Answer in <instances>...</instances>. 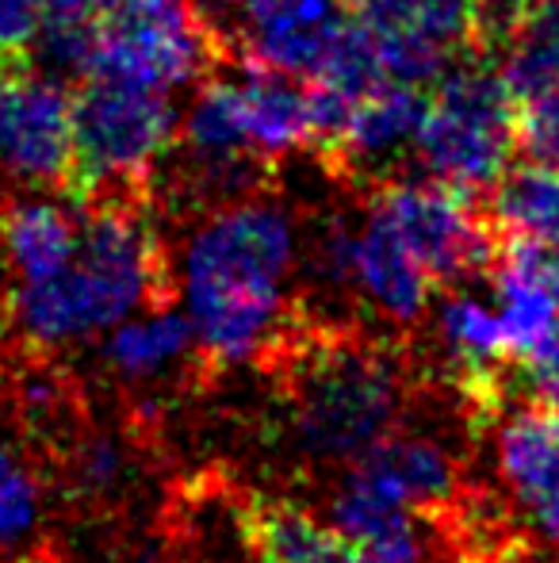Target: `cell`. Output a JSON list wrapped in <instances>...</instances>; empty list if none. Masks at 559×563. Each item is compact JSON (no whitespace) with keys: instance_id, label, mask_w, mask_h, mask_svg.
<instances>
[{"instance_id":"cell-24","label":"cell","mask_w":559,"mask_h":563,"mask_svg":"<svg viewBox=\"0 0 559 563\" xmlns=\"http://www.w3.org/2000/svg\"><path fill=\"white\" fill-rule=\"evenodd\" d=\"M43 12L35 0H0V66H23L35 54Z\"/></svg>"},{"instance_id":"cell-1","label":"cell","mask_w":559,"mask_h":563,"mask_svg":"<svg viewBox=\"0 0 559 563\" xmlns=\"http://www.w3.org/2000/svg\"><path fill=\"white\" fill-rule=\"evenodd\" d=\"M303 238L295 203L269 188L192 211L172 250V288L195 327L203 384L261 364L303 314L295 296Z\"/></svg>"},{"instance_id":"cell-10","label":"cell","mask_w":559,"mask_h":563,"mask_svg":"<svg viewBox=\"0 0 559 563\" xmlns=\"http://www.w3.org/2000/svg\"><path fill=\"white\" fill-rule=\"evenodd\" d=\"M353 0H234L231 35L242 58L314 81L353 23Z\"/></svg>"},{"instance_id":"cell-7","label":"cell","mask_w":559,"mask_h":563,"mask_svg":"<svg viewBox=\"0 0 559 563\" xmlns=\"http://www.w3.org/2000/svg\"><path fill=\"white\" fill-rule=\"evenodd\" d=\"M368 200L395 227V234L437 288H456L487 276L502 250V234L491 211H479L468 192L425 173L418 177L395 173L380 180Z\"/></svg>"},{"instance_id":"cell-19","label":"cell","mask_w":559,"mask_h":563,"mask_svg":"<svg viewBox=\"0 0 559 563\" xmlns=\"http://www.w3.org/2000/svg\"><path fill=\"white\" fill-rule=\"evenodd\" d=\"M43 460L0 433V563L43 560Z\"/></svg>"},{"instance_id":"cell-12","label":"cell","mask_w":559,"mask_h":563,"mask_svg":"<svg viewBox=\"0 0 559 563\" xmlns=\"http://www.w3.org/2000/svg\"><path fill=\"white\" fill-rule=\"evenodd\" d=\"M433 276L418 265L395 227L380 216L372 200L357 211L353 230V291L380 322L395 330H414L433 307Z\"/></svg>"},{"instance_id":"cell-23","label":"cell","mask_w":559,"mask_h":563,"mask_svg":"<svg viewBox=\"0 0 559 563\" xmlns=\"http://www.w3.org/2000/svg\"><path fill=\"white\" fill-rule=\"evenodd\" d=\"M517 142L529 154V162L559 169V85L517 100Z\"/></svg>"},{"instance_id":"cell-29","label":"cell","mask_w":559,"mask_h":563,"mask_svg":"<svg viewBox=\"0 0 559 563\" xmlns=\"http://www.w3.org/2000/svg\"><path fill=\"white\" fill-rule=\"evenodd\" d=\"M246 563H277V560H265V556H246Z\"/></svg>"},{"instance_id":"cell-9","label":"cell","mask_w":559,"mask_h":563,"mask_svg":"<svg viewBox=\"0 0 559 563\" xmlns=\"http://www.w3.org/2000/svg\"><path fill=\"white\" fill-rule=\"evenodd\" d=\"M77 173V92L43 66H12L0 77V180L69 188Z\"/></svg>"},{"instance_id":"cell-5","label":"cell","mask_w":559,"mask_h":563,"mask_svg":"<svg viewBox=\"0 0 559 563\" xmlns=\"http://www.w3.org/2000/svg\"><path fill=\"white\" fill-rule=\"evenodd\" d=\"M177 131L172 92L89 74L77 89V196H149L172 157Z\"/></svg>"},{"instance_id":"cell-8","label":"cell","mask_w":559,"mask_h":563,"mask_svg":"<svg viewBox=\"0 0 559 563\" xmlns=\"http://www.w3.org/2000/svg\"><path fill=\"white\" fill-rule=\"evenodd\" d=\"M169 162L172 196L180 203H192V211L269 188L272 165L249 142L238 77L215 69L195 85L192 100L180 112L177 146Z\"/></svg>"},{"instance_id":"cell-31","label":"cell","mask_w":559,"mask_h":563,"mask_svg":"<svg viewBox=\"0 0 559 563\" xmlns=\"http://www.w3.org/2000/svg\"><path fill=\"white\" fill-rule=\"evenodd\" d=\"M0 77H4V66H0Z\"/></svg>"},{"instance_id":"cell-6","label":"cell","mask_w":559,"mask_h":563,"mask_svg":"<svg viewBox=\"0 0 559 563\" xmlns=\"http://www.w3.org/2000/svg\"><path fill=\"white\" fill-rule=\"evenodd\" d=\"M223 46V27L200 0H104L92 74L177 97L215 74Z\"/></svg>"},{"instance_id":"cell-14","label":"cell","mask_w":559,"mask_h":563,"mask_svg":"<svg viewBox=\"0 0 559 563\" xmlns=\"http://www.w3.org/2000/svg\"><path fill=\"white\" fill-rule=\"evenodd\" d=\"M104 368L123 391L142 387L146 391L157 379H177V384L208 387L200 368V345L195 327L185 307L165 303L138 311L108 330L104 341Z\"/></svg>"},{"instance_id":"cell-2","label":"cell","mask_w":559,"mask_h":563,"mask_svg":"<svg viewBox=\"0 0 559 563\" xmlns=\"http://www.w3.org/2000/svg\"><path fill=\"white\" fill-rule=\"evenodd\" d=\"M257 368L280 387L299 456L337 475L406 430L414 402L429 387L399 341L306 311Z\"/></svg>"},{"instance_id":"cell-4","label":"cell","mask_w":559,"mask_h":563,"mask_svg":"<svg viewBox=\"0 0 559 563\" xmlns=\"http://www.w3.org/2000/svg\"><path fill=\"white\" fill-rule=\"evenodd\" d=\"M517 100L502 77L499 62L463 54L429 89L414 146L418 173L460 188L468 196L494 192L514 165Z\"/></svg>"},{"instance_id":"cell-15","label":"cell","mask_w":559,"mask_h":563,"mask_svg":"<svg viewBox=\"0 0 559 563\" xmlns=\"http://www.w3.org/2000/svg\"><path fill=\"white\" fill-rule=\"evenodd\" d=\"M85 200L62 188H27L0 216V265L8 284H38L62 273L81 245Z\"/></svg>"},{"instance_id":"cell-17","label":"cell","mask_w":559,"mask_h":563,"mask_svg":"<svg viewBox=\"0 0 559 563\" xmlns=\"http://www.w3.org/2000/svg\"><path fill=\"white\" fill-rule=\"evenodd\" d=\"M238 97L242 119L254 150L269 165H283L288 157L314 150V104L311 85L288 77L269 66H246L238 69Z\"/></svg>"},{"instance_id":"cell-21","label":"cell","mask_w":559,"mask_h":563,"mask_svg":"<svg viewBox=\"0 0 559 563\" xmlns=\"http://www.w3.org/2000/svg\"><path fill=\"white\" fill-rule=\"evenodd\" d=\"M491 219L502 238H529L559 250V169L545 162L510 165L491 192Z\"/></svg>"},{"instance_id":"cell-18","label":"cell","mask_w":559,"mask_h":563,"mask_svg":"<svg viewBox=\"0 0 559 563\" xmlns=\"http://www.w3.org/2000/svg\"><path fill=\"white\" fill-rule=\"evenodd\" d=\"M365 464L376 467L411 503V510L422 521L445 514L471 487L468 460L456 449H448L445 441L429 438V433L399 430L395 438H388L380 449L368 452Z\"/></svg>"},{"instance_id":"cell-13","label":"cell","mask_w":559,"mask_h":563,"mask_svg":"<svg viewBox=\"0 0 559 563\" xmlns=\"http://www.w3.org/2000/svg\"><path fill=\"white\" fill-rule=\"evenodd\" d=\"M425 100L429 97L418 85L383 81L380 89H372L353 108L345 134L326 154V162L334 169L349 173V177L372 180V185L395 177L406 157L414 162Z\"/></svg>"},{"instance_id":"cell-28","label":"cell","mask_w":559,"mask_h":563,"mask_svg":"<svg viewBox=\"0 0 559 563\" xmlns=\"http://www.w3.org/2000/svg\"><path fill=\"white\" fill-rule=\"evenodd\" d=\"M345 563H380V560L365 556V552H360V549H357V544H349V556H345Z\"/></svg>"},{"instance_id":"cell-16","label":"cell","mask_w":559,"mask_h":563,"mask_svg":"<svg viewBox=\"0 0 559 563\" xmlns=\"http://www.w3.org/2000/svg\"><path fill=\"white\" fill-rule=\"evenodd\" d=\"M494 467L517 510L533 514L559 503V410L533 399L506 407L491 426Z\"/></svg>"},{"instance_id":"cell-11","label":"cell","mask_w":559,"mask_h":563,"mask_svg":"<svg viewBox=\"0 0 559 563\" xmlns=\"http://www.w3.org/2000/svg\"><path fill=\"white\" fill-rule=\"evenodd\" d=\"M517 368L559 341V250L529 238H502L487 273Z\"/></svg>"},{"instance_id":"cell-26","label":"cell","mask_w":559,"mask_h":563,"mask_svg":"<svg viewBox=\"0 0 559 563\" xmlns=\"http://www.w3.org/2000/svg\"><path fill=\"white\" fill-rule=\"evenodd\" d=\"M43 23H89L97 20L104 0H35Z\"/></svg>"},{"instance_id":"cell-25","label":"cell","mask_w":559,"mask_h":563,"mask_svg":"<svg viewBox=\"0 0 559 563\" xmlns=\"http://www.w3.org/2000/svg\"><path fill=\"white\" fill-rule=\"evenodd\" d=\"M522 384L533 391V399L548 402L552 410H559V341L548 345L537 361H529L522 368Z\"/></svg>"},{"instance_id":"cell-20","label":"cell","mask_w":559,"mask_h":563,"mask_svg":"<svg viewBox=\"0 0 559 563\" xmlns=\"http://www.w3.org/2000/svg\"><path fill=\"white\" fill-rule=\"evenodd\" d=\"M494 62L514 100L559 85V0H525Z\"/></svg>"},{"instance_id":"cell-30","label":"cell","mask_w":559,"mask_h":563,"mask_svg":"<svg viewBox=\"0 0 559 563\" xmlns=\"http://www.w3.org/2000/svg\"><path fill=\"white\" fill-rule=\"evenodd\" d=\"M4 203H8V200H4V196H0V216H4Z\"/></svg>"},{"instance_id":"cell-27","label":"cell","mask_w":559,"mask_h":563,"mask_svg":"<svg viewBox=\"0 0 559 563\" xmlns=\"http://www.w3.org/2000/svg\"><path fill=\"white\" fill-rule=\"evenodd\" d=\"M510 563H559V560H552V556H545V552H540V544H537V541H533V544H529V549H525V552H522V556H514V560H510Z\"/></svg>"},{"instance_id":"cell-3","label":"cell","mask_w":559,"mask_h":563,"mask_svg":"<svg viewBox=\"0 0 559 563\" xmlns=\"http://www.w3.org/2000/svg\"><path fill=\"white\" fill-rule=\"evenodd\" d=\"M165 303H177L172 250L146 196H97L85 200L69 265L38 284H8L0 322L15 345L58 353Z\"/></svg>"},{"instance_id":"cell-22","label":"cell","mask_w":559,"mask_h":563,"mask_svg":"<svg viewBox=\"0 0 559 563\" xmlns=\"http://www.w3.org/2000/svg\"><path fill=\"white\" fill-rule=\"evenodd\" d=\"M100 563H200V544L188 526L165 506L161 518L142 533H123L104 544Z\"/></svg>"}]
</instances>
